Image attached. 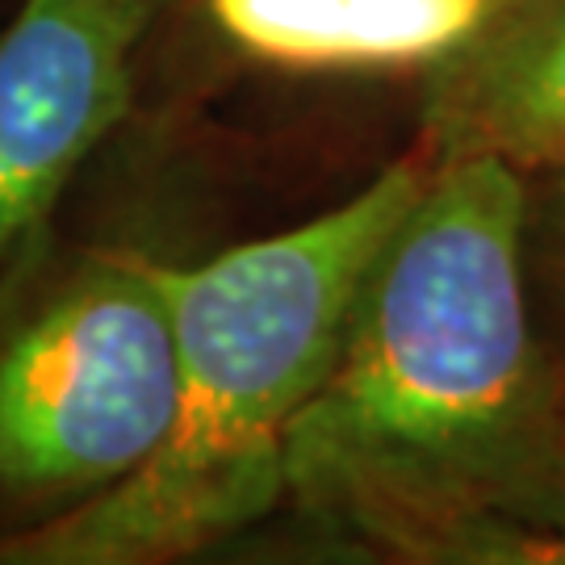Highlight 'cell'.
Returning <instances> with one entry per match:
<instances>
[{"label":"cell","instance_id":"1","mask_svg":"<svg viewBox=\"0 0 565 565\" xmlns=\"http://www.w3.org/2000/svg\"><path fill=\"white\" fill-rule=\"evenodd\" d=\"M520 168H427L285 436V494L403 562L565 557V415L532 340Z\"/></svg>","mask_w":565,"mask_h":565},{"label":"cell","instance_id":"2","mask_svg":"<svg viewBox=\"0 0 565 565\" xmlns=\"http://www.w3.org/2000/svg\"><path fill=\"white\" fill-rule=\"evenodd\" d=\"M424 181V163H394L310 223L163 264L184 377L168 440L76 515L4 541L0 562H172L281 507L285 436L331 373L364 277Z\"/></svg>","mask_w":565,"mask_h":565},{"label":"cell","instance_id":"3","mask_svg":"<svg viewBox=\"0 0 565 565\" xmlns=\"http://www.w3.org/2000/svg\"><path fill=\"white\" fill-rule=\"evenodd\" d=\"M181 382L163 264L93 256L0 348V494L55 503L126 482L168 440Z\"/></svg>","mask_w":565,"mask_h":565},{"label":"cell","instance_id":"4","mask_svg":"<svg viewBox=\"0 0 565 565\" xmlns=\"http://www.w3.org/2000/svg\"><path fill=\"white\" fill-rule=\"evenodd\" d=\"M156 0H25L0 30V268L126 118Z\"/></svg>","mask_w":565,"mask_h":565},{"label":"cell","instance_id":"5","mask_svg":"<svg viewBox=\"0 0 565 565\" xmlns=\"http://www.w3.org/2000/svg\"><path fill=\"white\" fill-rule=\"evenodd\" d=\"M424 130L440 160L565 168V0H494L482 25L427 67Z\"/></svg>","mask_w":565,"mask_h":565},{"label":"cell","instance_id":"6","mask_svg":"<svg viewBox=\"0 0 565 565\" xmlns=\"http://www.w3.org/2000/svg\"><path fill=\"white\" fill-rule=\"evenodd\" d=\"M494 0H210V18L247 55L306 72L431 67Z\"/></svg>","mask_w":565,"mask_h":565},{"label":"cell","instance_id":"7","mask_svg":"<svg viewBox=\"0 0 565 565\" xmlns=\"http://www.w3.org/2000/svg\"><path fill=\"white\" fill-rule=\"evenodd\" d=\"M553 214H557V235H562V247H565V168H562V184H557V198H553Z\"/></svg>","mask_w":565,"mask_h":565}]
</instances>
